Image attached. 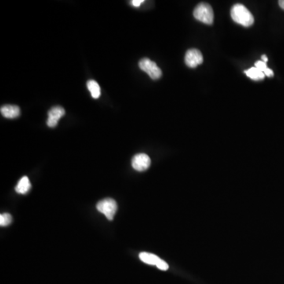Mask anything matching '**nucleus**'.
<instances>
[{"mask_svg":"<svg viewBox=\"0 0 284 284\" xmlns=\"http://www.w3.org/2000/svg\"><path fill=\"white\" fill-rule=\"evenodd\" d=\"M233 20L244 27H249L254 23V18L249 10L242 4H237L231 10Z\"/></svg>","mask_w":284,"mask_h":284,"instance_id":"nucleus-1","label":"nucleus"},{"mask_svg":"<svg viewBox=\"0 0 284 284\" xmlns=\"http://www.w3.org/2000/svg\"><path fill=\"white\" fill-rule=\"evenodd\" d=\"M194 16L195 19L207 25H212L214 21V13L212 7L208 4H200L194 9Z\"/></svg>","mask_w":284,"mask_h":284,"instance_id":"nucleus-2","label":"nucleus"},{"mask_svg":"<svg viewBox=\"0 0 284 284\" xmlns=\"http://www.w3.org/2000/svg\"><path fill=\"white\" fill-rule=\"evenodd\" d=\"M96 209L100 213L104 215L107 220L111 221L114 219V215L116 213L118 205H117L116 201L114 199L106 198L98 202L96 205Z\"/></svg>","mask_w":284,"mask_h":284,"instance_id":"nucleus-3","label":"nucleus"},{"mask_svg":"<svg viewBox=\"0 0 284 284\" xmlns=\"http://www.w3.org/2000/svg\"><path fill=\"white\" fill-rule=\"evenodd\" d=\"M139 67L140 70L147 73L152 79L157 80L162 77V71L161 69L157 66V63L152 61L150 59L145 58L140 59L139 62Z\"/></svg>","mask_w":284,"mask_h":284,"instance_id":"nucleus-4","label":"nucleus"},{"mask_svg":"<svg viewBox=\"0 0 284 284\" xmlns=\"http://www.w3.org/2000/svg\"><path fill=\"white\" fill-rule=\"evenodd\" d=\"M139 258L142 262L150 265L157 266L159 269L162 271H167L169 268L168 263L162 259L160 258L159 256L153 253L142 252L139 254Z\"/></svg>","mask_w":284,"mask_h":284,"instance_id":"nucleus-5","label":"nucleus"},{"mask_svg":"<svg viewBox=\"0 0 284 284\" xmlns=\"http://www.w3.org/2000/svg\"><path fill=\"white\" fill-rule=\"evenodd\" d=\"M132 167L137 172H145L151 165V159L148 155L145 154H136L132 159Z\"/></svg>","mask_w":284,"mask_h":284,"instance_id":"nucleus-6","label":"nucleus"},{"mask_svg":"<svg viewBox=\"0 0 284 284\" xmlns=\"http://www.w3.org/2000/svg\"><path fill=\"white\" fill-rule=\"evenodd\" d=\"M185 63L187 67L195 68L198 65L203 63V56L198 49H190L187 51L185 56Z\"/></svg>","mask_w":284,"mask_h":284,"instance_id":"nucleus-7","label":"nucleus"},{"mask_svg":"<svg viewBox=\"0 0 284 284\" xmlns=\"http://www.w3.org/2000/svg\"><path fill=\"white\" fill-rule=\"evenodd\" d=\"M65 110L62 107H54L48 111V118L47 125L49 127H56L59 120L65 114Z\"/></svg>","mask_w":284,"mask_h":284,"instance_id":"nucleus-8","label":"nucleus"},{"mask_svg":"<svg viewBox=\"0 0 284 284\" xmlns=\"http://www.w3.org/2000/svg\"><path fill=\"white\" fill-rule=\"evenodd\" d=\"M0 112L3 116L7 118H15L20 115L21 111L19 107L16 105H4L1 107Z\"/></svg>","mask_w":284,"mask_h":284,"instance_id":"nucleus-9","label":"nucleus"},{"mask_svg":"<svg viewBox=\"0 0 284 284\" xmlns=\"http://www.w3.org/2000/svg\"><path fill=\"white\" fill-rule=\"evenodd\" d=\"M30 189H31V183H30V179L27 176H24L20 179V181L15 187V191L18 194H26V193L30 191Z\"/></svg>","mask_w":284,"mask_h":284,"instance_id":"nucleus-10","label":"nucleus"},{"mask_svg":"<svg viewBox=\"0 0 284 284\" xmlns=\"http://www.w3.org/2000/svg\"><path fill=\"white\" fill-rule=\"evenodd\" d=\"M245 74L249 77L250 79L254 80V81H259V80H263L265 77L264 72H262L256 67H251L249 70H245Z\"/></svg>","mask_w":284,"mask_h":284,"instance_id":"nucleus-11","label":"nucleus"},{"mask_svg":"<svg viewBox=\"0 0 284 284\" xmlns=\"http://www.w3.org/2000/svg\"><path fill=\"white\" fill-rule=\"evenodd\" d=\"M87 87L90 92L91 95L94 99H98L100 96V87L94 80H89L87 82Z\"/></svg>","mask_w":284,"mask_h":284,"instance_id":"nucleus-12","label":"nucleus"},{"mask_svg":"<svg viewBox=\"0 0 284 284\" xmlns=\"http://www.w3.org/2000/svg\"><path fill=\"white\" fill-rule=\"evenodd\" d=\"M12 222V215L9 213H4L0 215V225L1 227H7L10 225Z\"/></svg>","mask_w":284,"mask_h":284,"instance_id":"nucleus-13","label":"nucleus"},{"mask_svg":"<svg viewBox=\"0 0 284 284\" xmlns=\"http://www.w3.org/2000/svg\"><path fill=\"white\" fill-rule=\"evenodd\" d=\"M255 67L258 69V70H260V71H262V72H264V70H265L267 68V64H266V63L262 61V60L256 62V63H255Z\"/></svg>","mask_w":284,"mask_h":284,"instance_id":"nucleus-14","label":"nucleus"},{"mask_svg":"<svg viewBox=\"0 0 284 284\" xmlns=\"http://www.w3.org/2000/svg\"><path fill=\"white\" fill-rule=\"evenodd\" d=\"M264 75L267 76V77H268V78H271V77H273V76H274V73H273L272 70L268 68V67H267V68L265 70H264Z\"/></svg>","mask_w":284,"mask_h":284,"instance_id":"nucleus-15","label":"nucleus"},{"mask_svg":"<svg viewBox=\"0 0 284 284\" xmlns=\"http://www.w3.org/2000/svg\"><path fill=\"white\" fill-rule=\"evenodd\" d=\"M142 3H144V0H133V1L131 2V4H132L133 7L138 8V7L140 6V4H141Z\"/></svg>","mask_w":284,"mask_h":284,"instance_id":"nucleus-16","label":"nucleus"},{"mask_svg":"<svg viewBox=\"0 0 284 284\" xmlns=\"http://www.w3.org/2000/svg\"><path fill=\"white\" fill-rule=\"evenodd\" d=\"M261 59L262 61L264 62V63H267V62L268 61V59H267L265 55H263V56H261Z\"/></svg>","mask_w":284,"mask_h":284,"instance_id":"nucleus-17","label":"nucleus"},{"mask_svg":"<svg viewBox=\"0 0 284 284\" xmlns=\"http://www.w3.org/2000/svg\"><path fill=\"white\" fill-rule=\"evenodd\" d=\"M278 5H279V7H280L282 10H284V0L278 1Z\"/></svg>","mask_w":284,"mask_h":284,"instance_id":"nucleus-18","label":"nucleus"}]
</instances>
